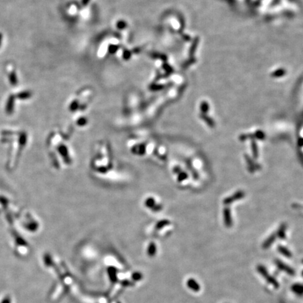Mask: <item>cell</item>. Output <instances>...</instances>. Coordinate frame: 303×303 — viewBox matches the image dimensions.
<instances>
[{
	"label": "cell",
	"mask_w": 303,
	"mask_h": 303,
	"mask_svg": "<svg viewBox=\"0 0 303 303\" xmlns=\"http://www.w3.org/2000/svg\"><path fill=\"white\" fill-rule=\"evenodd\" d=\"M257 271L260 274V275L262 276V277L265 278L267 281V283L270 284L271 286H272L274 288L277 289L279 288V282L276 281V279L273 277L272 276H271L270 274H269L268 271L267 270V269L262 265H259L257 266Z\"/></svg>",
	"instance_id": "obj_1"
},
{
	"label": "cell",
	"mask_w": 303,
	"mask_h": 303,
	"mask_svg": "<svg viewBox=\"0 0 303 303\" xmlns=\"http://www.w3.org/2000/svg\"><path fill=\"white\" fill-rule=\"evenodd\" d=\"M275 264L279 270L284 271L286 274H288L290 276H294L295 275V271L293 269L290 267V266L287 265L286 264L284 263V262H282L281 260L279 259H276L274 260Z\"/></svg>",
	"instance_id": "obj_2"
},
{
	"label": "cell",
	"mask_w": 303,
	"mask_h": 303,
	"mask_svg": "<svg viewBox=\"0 0 303 303\" xmlns=\"http://www.w3.org/2000/svg\"><path fill=\"white\" fill-rule=\"evenodd\" d=\"M245 196V192L242 190H239V191L237 192L236 193H234L233 195H232L231 197H228L224 198L223 200V204L224 205H229L231 203H233L234 201L239 200L241 198H243Z\"/></svg>",
	"instance_id": "obj_3"
},
{
	"label": "cell",
	"mask_w": 303,
	"mask_h": 303,
	"mask_svg": "<svg viewBox=\"0 0 303 303\" xmlns=\"http://www.w3.org/2000/svg\"><path fill=\"white\" fill-rule=\"evenodd\" d=\"M265 135L262 131H257L254 134H249V135H243L239 137V139L241 141H245L246 139H259L263 140L265 139Z\"/></svg>",
	"instance_id": "obj_4"
},
{
	"label": "cell",
	"mask_w": 303,
	"mask_h": 303,
	"mask_svg": "<svg viewBox=\"0 0 303 303\" xmlns=\"http://www.w3.org/2000/svg\"><path fill=\"white\" fill-rule=\"evenodd\" d=\"M223 218L225 226L227 227H231L232 226V218L231 211L228 207L224 208L223 209Z\"/></svg>",
	"instance_id": "obj_5"
},
{
	"label": "cell",
	"mask_w": 303,
	"mask_h": 303,
	"mask_svg": "<svg viewBox=\"0 0 303 303\" xmlns=\"http://www.w3.org/2000/svg\"><path fill=\"white\" fill-rule=\"evenodd\" d=\"M244 156H245V161H246L247 164H248V167H249V171L250 172V173H253V172H254L255 170H258V169H260V166L259 165H258V164H255L254 161H253V159L250 158L249 155H245Z\"/></svg>",
	"instance_id": "obj_6"
},
{
	"label": "cell",
	"mask_w": 303,
	"mask_h": 303,
	"mask_svg": "<svg viewBox=\"0 0 303 303\" xmlns=\"http://www.w3.org/2000/svg\"><path fill=\"white\" fill-rule=\"evenodd\" d=\"M276 234H271L268 238L265 240V241L262 245V247L263 249H268L271 245L273 244V243L275 241V240L276 239Z\"/></svg>",
	"instance_id": "obj_7"
},
{
	"label": "cell",
	"mask_w": 303,
	"mask_h": 303,
	"mask_svg": "<svg viewBox=\"0 0 303 303\" xmlns=\"http://www.w3.org/2000/svg\"><path fill=\"white\" fill-rule=\"evenodd\" d=\"M287 229V225L285 223H282L276 232V237H278L281 239H285L286 238V231Z\"/></svg>",
	"instance_id": "obj_8"
},
{
	"label": "cell",
	"mask_w": 303,
	"mask_h": 303,
	"mask_svg": "<svg viewBox=\"0 0 303 303\" xmlns=\"http://www.w3.org/2000/svg\"><path fill=\"white\" fill-rule=\"evenodd\" d=\"M277 249L279 250V252L281 254L283 255L284 256H285L286 258H291L292 256V253L290 251V250L287 249V248L283 246V245H279L278 247H277Z\"/></svg>",
	"instance_id": "obj_9"
},
{
	"label": "cell",
	"mask_w": 303,
	"mask_h": 303,
	"mask_svg": "<svg viewBox=\"0 0 303 303\" xmlns=\"http://www.w3.org/2000/svg\"><path fill=\"white\" fill-rule=\"evenodd\" d=\"M292 291L298 296L303 295V284H295L291 287Z\"/></svg>",
	"instance_id": "obj_10"
},
{
	"label": "cell",
	"mask_w": 303,
	"mask_h": 303,
	"mask_svg": "<svg viewBox=\"0 0 303 303\" xmlns=\"http://www.w3.org/2000/svg\"><path fill=\"white\" fill-rule=\"evenodd\" d=\"M187 286H189L190 288H191L194 291L197 292L200 290V286L197 281H196L194 279H190L188 280L187 282Z\"/></svg>",
	"instance_id": "obj_11"
},
{
	"label": "cell",
	"mask_w": 303,
	"mask_h": 303,
	"mask_svg": "<svg viewBox=\"0 0 303 303\" xmlns=\"http://www.w3.org/2000/svg\"><path fill=\"white\" fill-rule=\"evenodd\" d=\"M251 150H252V155L253 157H254V159H258V156H259V152H258L257 143L255 140L251 141Z\"/></svg>",
	"instance_id": "obj_12"
},
{
	"label": "cell",
	"mask_w": 303,
	"mask_h": 303,
	"mask_svg": "<svg viewBox=\"0 0 303 303\" xmlns=\"http://www.w3.org/2000/svg\"><path fill=\"white\" fill-rule=\"evenodd\" d=\"M187 177V174L186 173H181V174H179V176H178V177H177V179H178V181H184V180H185Z\"/></svg>",
	"instance_id": "obj_13"
},
{
	"label": "cell",
	"mask_w": 303,
	"mask_h": 303,
	"mask_svg": "<svg viewBox=\"0 0 303 303\" xmlns=\"http://www.w3.org/2000/svg\"><path fill=\"white\" fill-rule=\"evenodd\" d=\"M297 144H298L300 147H302L303 146V139L302 138H301V139H300L298 140V143H297Z\"/></svg>",
	"instance_id": "obj_14"
},
{
	"label": "cell",
	"mask_w": 303,
	"mask_h": 303,
	"mask_svg": "<svg viewBox=\"0 0 303 303\" xmlns=\"http://www.w3.org/2000/svg\"><path fill=\"white\" fill-rule=\"evenodd\" d=\"M302 276H303V271H302Z\"/></svg>",
	"instance_id": "obj_15"
},
{
	"label": "cell",
	"mask_w": 303,
	"mask_h": 303,
	"mask_svg": "<svg viewBox=\"0 0 303 303\" xmlns=\"http://www.w3.org/2000/svg\"><path fill=\"white\" fill-rule=\"evenodd\" d=\"M302 262H303V260H302Z\"/></svg>",
	"instance_id": "obj_16"
}]
</instances>
